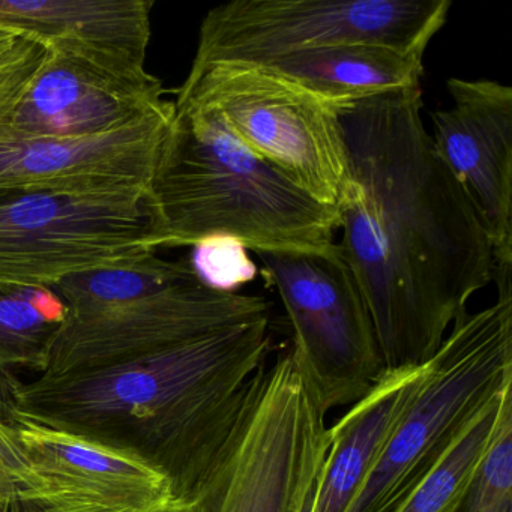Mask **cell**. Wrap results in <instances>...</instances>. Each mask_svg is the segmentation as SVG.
<instances>
[{
  "label": "cell",
  "mask_w": 512,
  "mask_h": 512,
  "mask_svg": "<svg viewBox=\"0 0 512 512\" xmlns=\"http://www.w3.org/2000/svg\"><path fill=\"white\" fill-rule=\"evenodd\" d=\"M512 412V386L488 401L455 434L424 478L389 512H458Z\"/></svg>",
  "instance_id": "obj_18"
},
{
  "label": "cell",
  "mask_w": 512,
  "mask_h": 512,
  "mask_svg": "<svg viewBox=\"0 0 512 512\" xmlns=\"http://www.w3.org/2000/svg\"><path fill=\"white\" fill-rule=\"evenodd\" d=\"M146 512H188V503L179 502V500H175V502L170 503V505L163 506V508L152 509V511Z\"/></svg>",
  "instance_id": "obj_26"
},
{
  "label": "cell",
  "mask_w": 512,
  "mask_h": 512,
  "mask_svg": "<svg viewBox=\"0 0 512 512\" xmlns=\"http://www.w3.org/2000/svg\"><path fill=\"white\" fill-rule=\"evenodd\" d=\"M269 317L104 364L38 374L0 398L7 416L139 458L190 503L266 365Z\"/></svg>",
  "instance_id": "obj_2"
},
{
  "label": "cell",
  "mask_w": 512,
  "mask_h": 512,
  "mask_svg": "<svg viewBox=\"0 0 512 512\" xmlns=\"http://www.w3.org/2000/svg\"><path fill=\"white\" fill-rule=\"evenodd\" d=\"M458 512H512V412L503 419Z\"/></svg>",
  "instance_id": "obj_20"
},
{
  "label": "cell",
  "mask_w": 512,
  "mask_h": 512,
  "mask_svg": "<svg viewBox=\"0 0 512 512\" xmlns=\"http://www.w3.org/2000/svg\"><path fill=\"white\" fill-rule=\"evenodd\" d=\"M424 58L368 44L284 53L253 67L335 104L356 103L421 85Z\"/></svg>",
  "instance_id": "obj_17"
},
{
  "label": "cell",
  "mask_w": 512,
  "mask_h": 512,
  "mask_svg": "<svg viewBox=\"0 0 512 512\" xmlns=\"http://www.w3.org/2000/svg\"><path fill=\"white\" fill-rule=\"evenodd\" d=\"M49 512H121V511H115V509L104 508V506L86 505V506H79V508L55 509V511H49Z\"/></svg>",
  "instance_id": "obj_25"
},
{
  "label": "cell",
  "mask_w": 512,
  "mask_h": 512,
  "mask_svg": "<svg viewBox=\"0 0 512 512\" xmlns=\"http://www.w3.org/2000/svg\"><path fill=\"white\" fill-rule=\"evenodd\" d=\"M164 248L146 191H0V287H47Z\"/></svg>",
  "instance_id": "obj_8"
},
{
  "label": "cell",
  "mask_w": 512,
  "mask_h": 512,
  "mask_svg": "<svg viewBox=\"0 0 512 512\" xmlns=\"http://www.w3.org/2000/svg\"><path fill=\"white\" fill-rule=\"evenodd\" d=\"M0 467L16 476L49 511L94 505L59 487L35 466L25 446L20 442L16 428L2 409H0Z\"/></svg>",
  "instance_id": "obj_22"
},
{
  "label": "cell",
  "mask_w": 512,
  "mask_h": 512,
  "mask_svg": "<svg viewBox=\"0 0 512 512\" xmlns=\"http://www.w3.org/2000/svg\"><path fill=\"white\" fill-rule=\"evenodd\" d=\"M8 34H11V32L0 31V38L5 37V35Z\"/></svg>",
  "instance_id": "obj_27"
},
{
  "label": "cell",
  "mask_w": 512,
  "mask_h": 512,
  "mask_svg": "<svg viewBox=\"0 0 512 512\" xmlns=\"http://www.w3.org/2000/svg\"><path fill=\"white\" fill-rule=\"evenodd\" d=\"M46 58L47 47L32 38H0V125L16 109Z\"/></svg>",
  "instance_id": "obj_23"
},
{
  "label": "cell",
  "mask_w": 512,
  "mask_h": 512,
  "mask_svg": "<svg viewBox=\"0 0 512 512\" xmlns=\"http://www.w3.org/2000/svg\"><path fill=\"white\" fill-rule=\"evenodd\" d=\"M65 316L67 308L52 289L0 287V398L19 382V371L43 373Z\"/></svg>",
  "instance_id": "obj_19"
},
{
  "label": "cell",
  "mask_w": 512,
  "mask_h": 512,
  "mask_svg": "<svg viewBox=\"0 0 512 512\" xmlns=\"http://www.w3.org/2000/svg\"><path fill=\"white\" fill-rule=\"evenodd\" d=\"M421 85L341 110L353 193L340 250L386 368L421 365L469 299L494 280L490 235L422 122Z\"/></svg>",
  "instance_id": "obj_1"
},
{
  "label": "cell",
  "mask_w": 512,
  "mask_h": 512,
  "mask_svg": "<svg viewBox=\"0 0 512 512\" xmlns=\"http://www.w3.org/2000/svg\"><path fill=\"white\" fill-rule=\"evenodd\" d=\"M0 512H49L16 476L0 467Z\"/></svg>",
  "instance_id": "obj_24"
},
{
  "label": "cell",
  "mask_w": 512,
  "mask_h": 512,
  "mask_svg": "<svg viewBox=\"0 0 512 512\" xmlns=\"http://www.w3.org/2000/svg\"><path fill=\"white\" fill-rule=\"evenodd\" d=\"M173 103L214 113L248 151L316 202L338 212L349 202L353 179L340 119L346 104L247 64L188 71Z\"/></svg>",
  "instance_id": "obj_7"
},
{
  "label": "cell",
  "mask_w": 512,
  "mask_h": 512,
  "mask_svg": "<svg viewBox=\"0 0 512 512\" xmlns=\"http://www.w3.org/2000/svg\"><path fill=\"white\" fill-rule=\"evenodd\" d=\"M451 7V0H233L203 19L190 73L353 44L424 58Z\"/></svg>",
  "instance_id": "obj_9"
},
{
  "label": "cell",
  "mask_w": 512,
  "mask_h": 512,
  "mask_svg": "<svg viewBox=\"0 0 512 512\" xmlns=\"http://www.w3.org/2000/svg\"><path fill=\"white\" fill-rule=\"evenodd\" d=\"M193 248L191 268L211 289L236 293V289L256 278V263L236 239L215 236Z\"/></svg>",
  "instance_id": "obj_21"
},
{
  "label": "cell",
  "mask_w": 512,
  "mask_h": 512,
  "mask_svg": "<svg viewBox=\"0 0 512 512\" xmlns=\"http://www.w3.org/2000/svg\"><path fill=\"white\" fill-rule=\"evenodd\" d=\"M7 418L35 466L86 502L146 512L176 500L166 476L133 455L26 419Z\"/></svg>",
  "instance_id": "obj_15"
},
{
  "label": "cell",
  "mask_w": 512,
  "mask_h": 512,
  "mask_svg": "<svg viewBox=\"0 0 512 512\" xmlns=\"http://www.w3.org/2000/svg\"><path fill=\"white\" fill-rule=\"evenodd\" d=\"M164 248L226 236L253 251L326 250L340 212L248 151L208 110L175 107L149 184Z\"/></svg>",
  "instance_id": "obj_3"
},
{
  "label": "cell",
  "mask_w": 512,
  "mask_h": 512,
  "mask_svg": "<svg viewBox=\"0 0 512 512\" xmlns=\"http://www.w3.org/2000/svg\"><path fill=\"white\" fill-rule=\"evenodd\" d=\"M293 328V359L323 412L352 406L386 370L355 275L335 242L326 250L256 251Z\"/></svg>",
  "instance_id": "obj_10"
},
{
  "label": "cell",
  "mask_w": 512,
  "mask_h": 512,
  "mask_svg": "<svg viewBox=\"0 0 512 512\" xmlns=\"http://www.w3.org/2000/svg\"><path fill=\"white\" fill-rule=\"evenodd\" d=\"M446 86L452 106L431 113V142L484 221L499 296L512 295V89L487 79Z\"/></svg>",
  "instance_id": "obj_11"
},
{
  "label": "cell",
  "mask_w": 512,
  "mask_h": 512,
  "mask_svg": "<svg viewBox=\"0 0 512 512\" xmlns=\"http://www.w3.org/2000/svg\"><path fill=\"white\" fill-rule=\"evenodd\" d=\"M161 80H122L47 49L0 139H79L124 127L163 106Z\"/></svg>",
  "instance_id": "obj_13"
},
{
  "label": "cell",
  "mask_w": 512,
  "mask_h": 512,
  "mask_svg": "<svg viewBox=\"0 0 512 512\" xmlns=\"http://www.w3.org/2000/svg\"><path fill=\"white\" fill-rule=\"evenodd\" d=\"M512 386V295L455 319L377 466L347 512H389L464 424Z\"/></svg>",
  "instance_id": "obj_6"
},
{
  "label": "cell",
  "mask_w": 512,
  "mask_h": 512,
  "mask_svg": "<svg viewBox=\"0 0 512 512\" xmlns=\"http://www.w3.org/2000/svg\"><path fill=\"white\" fill-rule=\"evenodd\" d=\"M67 308L40 374L104 364L269 317L266 299L206 286L190 263L146 254L65 278Z\"/></svg>",
  "instance_id": "obj_4"
},
{
  "label": "cell",
  "mask_w": 512,
  "mask_h": 512,
  "mask_svg": "<svg viewBox=\"0 0 512 512\" xmlns=\"http://www.w3.org/2000/svg\"><path fill=\"white\" fill-rule=\"evenodd\" d=\"M175 103L79 139H0V191L149 193Z\"/></svg>",
  "instance_id": "obj_12"
},
{
  "label": "cell",
  "mask_w": 512,
  "mask_h": 512,
  "mask_svg": "<svg viewBox=\"0 0 512 512\" xmlns=\"http://www.w3.org/2000/svg\"><path fill=\"white\" fill-rule=\"evenodd\" d=\"M151 0H0V31L122 80H146Z\"/></svg>",
  "instance_id": "obj_14"
},
{
  "label": "cell",
  "mask_w": 512,
  "mask_h": 512,
  "mask_svg": "<svg viewBox=\"0 0 512 512\" xmlns=\"http://www.w3.org/2000/svg\"><path fill=\"white\" fill-rule=\"evenodd\" d=\"M427 362L386 368L370 391L328 427V452L307 512H347L415 400Z\"/></svg>",
  "instance_id": "obj_16"
},
{
  "label": "cell",
  "mask_w": 512,
  "mask_h": 512,
  "mask_svg": "<svg viewBox=\"0 0 512 512\" xmlns=\"http://www.w3.org/2000/svg\"><path fill=\"white\" fill-rule=\"evenodd\" d=\"M328 446L326 413L284 353L257 374L188 512H307Z\"/></svg>",
  "instance_id": "obj_5"
}]
</instances>
